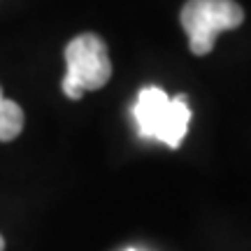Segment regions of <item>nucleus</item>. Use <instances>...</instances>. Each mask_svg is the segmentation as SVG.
<instances>
[{
    "instance_id": "1",
    "label": "nucleus",
    "mask_w": 251,
    "mask_h": 251,
    "mask_svg": "<svg viewBox=\"0 0 251 251\" xmlns=\"http://www.w3.org/2000/svg\"><path fill=\"white\" fill-rule=\"evenodd\" d=\"M133 112L137 119V130L142 137L158 140V142L168 144L170 149L181 147L188 124H191V107H188L186 93L170 98L158 86H147L137 93Z\"/></svg>"
},
{
    "instance_id": "2",
    "label": "nucleus",
    "mask_w": 251,
    "mask_h": 251,
    "mask_svg": "<svg viewBox=\"0 0 251 251\" xmlns=\"http://www.w3.org/2000/svg\"><path fill=\"white\" fill-rule=\"evenodd\" d=\"M65 77L63 93L70 100H79L86 91H98L112 77V61L105 40L96 33H81L65 47Z\"/></svg>"
},
{
    "instance_id": "3",
    "label": "nucleus",
    "mask_w": 251,
    "mask_h": 251,
    "mask_svg": "<svg viewBox=\"0 0 251 251\" xmlns=\"http://www.w3.org/2000/svg\"><path fill=\"white\" fill-rule=\"evenodd\" d=\"M181 28L188 35V49L207 56L214 49L219 33L233 30L244 21V9L235 0H188L181 7Z\"/></svg>"
},
{
    "instance_id": "4",
    "label": "nucleus",
    "mask_w": 251,
    "mask_h": 251,
    "mask_svg": "<svg viewBox=\"0 0 251 251\" xmlns=\"http://www.w3.org/2000/svg\"><path fill=\"white\" fill-rule=\"evenodd\" d=\"M24 130V109L0 91V142H12Z\"/></svg>"
},
{
    "instance_id": "5",
    "label": "nucleus",
    "mask_w": 251,
    "mask_h": 251,
    "mask_svg": "<svg viewBox=\"0 0 251 251\" xmlns=\"http://www.w3.org/2000/svg\"><path fill=\"white\" fill-rule=\"evenodd\" d=\"M0 251H5V240L0 237Z\"/></svg>"
},
{
    "instance_id": "6",
    "label": "nucleus",
    "mask_w": 251,
    "mask_h": 251,
    "mask_svg": "<svg viewBox=\"0 0 251 251\" xmlns=\"http://www.w3.org/2000/svg\"><path fill=\"white\" fill-rule=\"evenodd\" d=\"M126 251H135V249H126Z\"/></svg>"
}]
</instances>
